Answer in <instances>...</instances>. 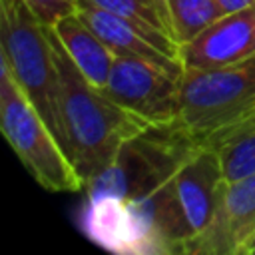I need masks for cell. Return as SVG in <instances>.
<instances>
[{
    "label": "cell",
    "instance_id": "1",
    "mask_svg": "<svg viewBox=\"0 0 255 255\" xmlns=\"http://www.w3.org/2000/svg\"><path fill=\"white\" fill-rule=\"evenodd\" d=\"M58 68V106L64 145L84 183L102 171L118 149L149 126L118 106L70 60L56 32L48 28ZM86 189V187H84Z\"/></svg>",
    "mask_w": 255,
    "mask_h": 255
},
{
    "label": "cell",
    "instance_id": "3",
    "mask_svg": "<svg viewBox=\"0 0 255 255\" xmlns=\"http://www.w3.org/2000/svg\"><path fill=\"white\" fill-rule=\"evenodd\" d=\"M255 116V56L221 68L183 70L171 124L193 145L219 147Z\"/></svg>",
    "mask_w": 255,
    "mask_h": 255
},
{
    "label": "cell",
    "instance_id": "4",
    "mask_svg": "<svg viewBox=\"0 0 255 255\" xmlns=\"http://www.w3.org/2000/svg\"><path fill=\"white\" fill-rule=\"evenodd\" d=\"M0 66L12 74L64 145L58 68L48 26L34 16L24 0H0Z\"/></svg>",
    "mask_w": 255,
    "mask_h": 255
},
{
    "label": "cell",
    "instance_id": "7",
    "mask_svg": "<svg viewBox=\"0 0 255 255\" xmlns=\"http://www.w3.org/2000/svg\"><path fill=\"white\" fill-rule=\"evenodd\" d=\"M255 237V173L225 181L209 223L191 237L185 255H247Z\"/></svg>",
    "mask_w": 255,
    "mask_h": 255
},
{
    "label": "cell",
    "instance_id": "6",
    "mask_svg": "<svg viewBox=\"0 0 255 255\" xmlns=\"http://www.w3.org/2000/svg\"><path fill=\"white\" fill-rule=\"evenodd\" d=\"M183 70L133 56H116L104 92L147 126H171Z\"/></svg>",
    "mask_w": 255,
    "mask_h": 255
},
{
    "label": "cell",
    "instance_id": "13",
    "mask_svg": "<svg viewBox=\"0 0 255 255\" xmlns=\"http://www.w3.org/2000/svg\"><path fill=\"white\" fill-rule=\"evenodd\" d=\"M86 2L110 10L145 30H155L171 36V20L165 0H86Z\"/></svg>",
    "mask_w": 255,
    "mask_h": 255
},
{
    "label": "cell",
    "instance_id": "8",
    "mask_svg": "<svg viewBox=\"0 0 255 255\" xmlns=\"http://www.w3.org/2000/svg\"><path fill=\"white\" fill-rule=\"evenodd\" d=\"M255 56V6L223 14L191 42L179 46L183 70L221 68Z\"/></svg>",
    "mask_w": 255,
    "mask_h": 255
},
{
    "label": "cell",
    "instance_id": "14",
    "mask_svg": "<svg viewBox=\"0 0 255 255\" xmlns=\"http://www.w3.org/2000/svg\"><path fill=\"white\" fill-rule=\"evenodd\" d=\"M34 16L48 28L62 18L78 12V0H24Z\"/></svg>",
    "mask_w": 255,
    "mask_h": 255
},
{
    "label": "cell",
    "instance_id": "12",
    "mask_svg": "<svg viewBox=\"0 0 255 255\" xmlns=\"http://www.w3.org/2000/svg\"><path fill=\"white\" fill-rule=\"evenodd\" d=\"M217 151L227 181L255 173V116L225 139Z\"/></svg>",
    "mask_w": 255,
    "mask_h": 255
},
{
    "label": "cell",
    "instance_id": "16",
    "mask_svg": "<svg viewBox=\"0 0 255 255\" xmlns=\"http://www.w3.org/2000/svg\"><path fill=\"white\" fill-rule=\"evenodd\" d=\"M247 255H255V237H253V241H251V245L247 249Z\"/></svg>",
    "mask_w": 255,
    "mask_h": 255
},
{
    "label": "cell",
    "instance_id": "9",
    "mask_svg": "<svg viewBox=\"0 0 255 255\" xmlns=\"http://www.w3.org/2000/svg\"><path fill=\"white\" fill-rule=\"evenodd\" d=\"M173 179L185 217L197 235L209 223L227 181L219 151L211 145H193L177 165Z\"/></svg>",
    "mask_w": 255,
    "mask_h": 255
},
{
    "label": "cell",
    "instance_id": "5",
    "mask_svg": "<svg viewBox=\"0 0 255 255\" xmlns=\"http://www.w3.org/2000/svg\"><path fill=\"white\" fill-rule=\"evenodd\" d=\"M0 128L28 173L48 191H84L86 183L44 116L0 66Z\"/></svg>",
    "mask_w": 255,
    "mask_h": 255
},
{
    "label": "cell",
    "instance_id": "15",
    "mask_svg": "<svg viewBox=\"0 0 255 255\" xmlns=\"http://www.w3.org/2000/svg\"><path fill=\"white\" fill-rule=\"evenodd\" d=\"M217 4L223 10V14H231V12H237V10L255 6V0H217Z\"/></svg>",
    "mask_w": 255,
    "mask_h": 255
},
{
    "label": "cell",
    "instance_id": "2",
    "mask_svg": "<svg viewBox=\"0 0 255 255\" xmlns=\"http://www.w3.org/2000/svg\"><path fill=\"white\" fill-rule=\"evenodd\" d=\"M173 175L133 197L86 199L82 231L92 243L120 255H185L193 229Z\"/></svg>",
    "mask_w": 255,
    "mask_h": 255
},
{
    "label": "cell",
    "instance_id": "10",
    "mask_svg": "<svg viewBox=\"0 0 255 255\" xmlns=\"http://www.w3.org/2000/svg\"><path fill=\"white\" fill-rule=\"evenodd\" d=\"M58 40L62 42L70 60L78 70L98 88L108 82L116 54L104 44V40L76 14H70L52 26Z\"/></svg>",
    "mask_w": 255,
    "mask_h": 255
},
{
    "label": "cell",
    "instance_id": "11",
    "mask_svg": "<svg viewBox=\"0 0 255 255\" xmlns=\"http://www.w3.org/2000/svg\"><path fill=\"white\" fill-rule=\"evenodd\" d=\"M165 4L171 20V36L177 46L191 42L223 16L217 0H165Z\"/></svg>",
    "mask_w": 255,
    "mask_h": 255
}]
</instances>
